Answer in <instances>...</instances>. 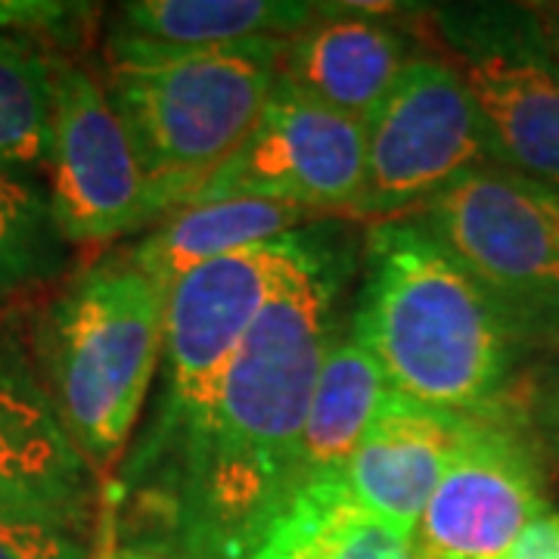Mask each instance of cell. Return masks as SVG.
<instances>
[{
	"label": "cell",
	"mask_w": 559,
	"mask_h": 559,
	"mask_svg": "<svg viewBox=\"0 0 559 559\" xmlns=\"http://www.w3.org/2000/svg\"><path fill=\"white\" fill-rule=\"evenodd\" d=\"M352 252L336 246L271 301L200 426L131 491L193 559H249L277 520L320 367L340 342Z\"/></svg>",
	"instance_id": "1"
},
{
	"label": "cell",
	"mask_w": 559,
	"mask_h": 559,
	"mask_svg": "<svg viewBox=\"0 0 559 559\" xmlns=\"http://www.w3.org/2000/svg\"><path fill=\"white\" fill-rule=\"evenodd\" d=\"M348 336L389 385L448 414H491L520 358L495 301L417 215L377 221Z\"/></svg>",
	"instance_id": "2"
},
{
	"label": "cell",
	"mask_w": 559,
	"mask_h": 559,
	"mask_svg": "<svg viewBox=\"0 0 559 559\" xmlns=\"http://www.w3.org/2000/svg\"><path fill=\"white\" fill-rule=\"evenodd\" d=\"M168 286L128 252L87 264L40 308L32 355L72 441L106 476L134 439L159 373Z\"/></svg>",
	"instance_id": "3"
},
{
	"label": "cell",
	"mask_w": 559,
	"mask_h": 559,
	"mask_svg": "<svg viewBox=\"0 0 559 559\" xmlns=\"http://www.w3.org/2000/svg\"><path fill=\"white\" fill-rule=\"evenodd\" d=\"M286 40L234 47H156L106 38L103 87L146 171L180 205L227 159L277 84Z\"/></svg>",
	"instance_id": "4"
},
{
	"label": "cell",
	"mask_w": 559,
	"mask_h": 559,
	"mask_svg": "<svg viewBox=\"0 0 559 559\" xmlns=\"http://www.w3.org/2000/svg\"><path fill=\"white\" fill-rule=\"evenodd\" d=\"M336 246L340 240L314 224L205 261L171 283L159 360L162 392L143 436L124 460L121 485L128 491L200 426L224 370L261 311L296 280L320 267Z\"/></svg>",
	"instance_id": "5"
},
{
	"label": "cell",
	"mask_w": 559,
	"mask_h": 559,
	"mask_svg": "<svg viewBox=\"0 0 559 559\" xmlns=\"http://www.w3.org/2000/svg\"><path fill=\"white\" fill-rule=\"evenodd\" d=\"M466 267L520 345H559V193L507 165L448 183L417 215Z\"/></svg>",
	"instance_id": "6"
},
{
	"label": "cell",
	"mask_w": 559,
	"mask_h": 559,
	"mask_svg": "<svg viewBox=\"0 0 559 559\" xmlns=\"http://www.w3.org/2000/svg\"><path fill=\"white\" fill-rule=\"evenodd\" d=\"M429 22L479 109L495 162L559 193L557 28L516 3H444Z\"/></svg>",
	"instance_id": "7"
},
{
	"label": "cell",
	"mask_w": 559,
	"mask_h": 559,
	"mask_svg": "<svg viewBox=\"0 0 559 559\" xmlns=\"http://www.w3.org/2000/svg\"><path fill=\"white\" fill-rule=\"evenodd\" d=\"M47 202L66 246H103L180 209L146 171L103 81L79 62H60L47 150Z\"/></svg>",
	"instance_id": "8"
},
{
	"label": "cell",
	"mask_w": 559,
	"mask_h": 559,
	"mask_svg": "<svg viewBox=\"0 0 559 559\" xmlns=\"http://www.w3.org/2000/svg\"><path fill=\"white\" fill-rule=\"evenodd\" d=\"M367 183L355 215L404 218L466 171L491 165L479 109L448 57L417 53L364 124Z\"/></svg>",
	"instance_id": "9"
},
{
	"label": "cell",
	"mask_w": 559,
	"mask_h": 559,
	"mask_svg": "<svg viewBox=\"0 0 559 559\" xmlns=\"http://www.w3.org/2000/svg\"><path fill=\"white\" fill-rule=\"evenodd\" d=\"M367 183L364 124L274 84L240 146L202 180L197 202L274 200L323 215L358 212Z\"/></svg>",
	"instance_id": "10"
},
{
	"label": "cell",
	"mask_w": 559,
	"mask_h": 559,
	"mask_svg": "<svg viewBox=\"0 0 559 559\" xmlns=\"http://www.w3.org/2000/svg\"><path fill=\"white\" fill-rule=\"evenodd\" d=\"M547 513L528 439L491 411L466 419L414 535L417 559H503Z\"/></svg>",
	"instance_id": "11"
},
{
	"label": "cell",
	"mask_w": 559,
	"mask_h": 559,
	"mask_svg": "<svg viewBox=\"0 0 559 559\" xmlns=\"http://www.w3.org/2000/svg\"><path fill=\"white\" fill-rule=\"evenodd\" d=\"M97 503L100 476L47 395L32 342L0 323V522L87 532Z\"/></svg>",
	"instance_id": "12"
},
{
	"label": "cell",
	"mask_w": 559,
	"mask_h": 559,
	"mask_svg": "<svg viewBox=\"0 0 559 559\" xmlns=\"http://www.w3.org/2000/svg\"><path fill=\"white\" fill-rule=\"evenodd\" d=\"M389 13H380L377 3H323L318 20L283 44L277 81L367 124L404 66L423 53Z\"/></svg>",
	"instance_id": "13"
},
{
	"label": "cell",
	"mask_w": 559,
	"mask_h": 559,
	"mask_svg": "<svg viewBox=\"0 0 559 559\" xmlns=\"http://www.w3.org/2000/svg\"><path fill=\"white\" fill-rule=\"evenodd\" d=\"M466 419L392 389L355 454L333 479L367 516L414 540Z\"/></svg>",
	"instance_id": "14"
},
{
	"label": "cell",
	"mask_w": 559,
	"mask_h": 559,
	"mask_svg": "<svg viewBox=\"0 0 559 559\" xmlns=\"http://www.w3.org/2000/svg\"><path fill=\"white\" fill-rule=\"evenodd\" d=\"M323 218L330 215L274 200L197 202V205H180L171 215H165L138 242L124 246V252L143 274L171 289L175 280L205 261H215L259 242L280 240L286 234L314 227Z\"/></svg>",
	"instance_id": "15"
},
{
	"label": "cell",
	"mask_w": 559,
	"mask_h": 559,
	"mask_svg": "<svg viewBox=\"0 0 559 559\" xmlns=\"http://www.w3.org/2000/svg\"><path fill=\"white\" fill-rule=\"evenodd\" d=\"M389 392L392 385L382 377L380 364L358 340L348 336L330 348V355L320 367L308 417L301 426L286 503L305 488L340 476V469L355 454L373 417L380 414Z\"/></svg>",
	"instance_id": "16"
},
{
	"label": "cell",
	"mask_w": 559,
	"mask_h": 559,
	"mask_svg": "<svg viewBox=\"0 0 559 559\" xmlns=\"http://www.w3.org/2000/svg\"><path fill=\"white\" fill-rule=\"evenodd\" d=\"M323 3L301 0H131L112 13L109 38L156 47H234L289 40L318 20Z\"/></svg>",
	"instance_id": "17"
},
{
	"label": "cell",
	"mask_w": 559,
	"mask_h": 559,
	"mask_svg": "<svg viewBox=\"0 0 559 559\" xmlns=\"http://www.w3.org/2000/svg\"><path fill=\"white\" fill-rule=\"evenodd\" d=\"M249 559H417L414 540L367 516L323 479L286 503Z\"/></svg>",
	"instance_id": "18"
},
{
	"label": "cell",
	"mask_w": 559,
	"mask_h": 559,
	"mask_svg": "<svg viewBox=\"0 0 559 559\" xmlns=\"http://www.w3.org/2000/svg\"><path fill=\"white\" fill-rule=\"evenodd\" d=\"M60 57L0 32V165L32 171L47 162Z\"/></svg>",
	"instance_id": "19"
},
{
	"label": "cell",
	"mask_w": 559,
	"mask_h": 559,
	"mask_svg": "<svg viewBox=\"0 0 559 559\" xmlns=\"http://www.w3.org/2000/svg\"><path fill=\"white\" fill-rule=\"evenodd\" d=\"M66 242L47 193L13 165H0V299L60 277Z\"/></svg>",
	"instance_id": "20"
},
{
	"label": "cell",
	"mask_w": 559,
	"mask_h": 559,
	"mask_svg": "<svg viewBox=\"0 0 559 559\" xmlns=\"http://www.w3.org/2000/svg\"><path fill=\"white\" fill-rule=\"evenodd\" d=\"M100 16L94 3H62V0H0V32L20 35L40 47L75 50L91 38Z\"/></svg>",
	"instance_id": "21"
},
{
	"label": "cell",
	"mask_w": 559,
	"mask_h": 559,
	"mask_svg": "<svg viewBox=\"0 0 559 559\" xmlns=\"http://www.w3.org/2000/svg\"><path fill=\"white\" fill-rule=\"evenodd\" d=\"M0 559H91V540L66 525L0 522Z\"/></svg>",
	"instance_id": "22"
},
{
	"label": "cell",
	"mask_w": 559,
	"mask_h": 559,
	"mask_svg": "<svg viewBox=\"0 0 559 559\" xmlns=\"http://www.w3.org/2000/svg\"><path fill=\"white\" fill-rule=\"evenodd\" d=\"M503 559H559V513H540Z\"/></svg>",
	"instance_id": "23"
},
{
	"label": "cell",
	"mask_w": 559,
	"mask_h": 559,
	"mask_svg": "<svg viewBox=\"0 0 559 559\" xmlns=\"http://www.w3.org/2000/svg\"><path fill=\"white\" fill-rule=\"evenodd\" d=\"M532 419H535L540 448L554 457V463H559V367L540 385Z\"/></svg>",
	"instance_id": "24"
},
{
	"label": "cell",
	"mask_w": 559,
	"mask_h": 559,
	"mask_svg": "<svg viewBox=\"0 0 559 559\" xmlns=\"http://www.w3.org/2000/svg\"><path fill=\"white\" fill-rule=\"evenodd\" d=\"M112 559H168V557H156V554H150V550H121Z\"/></svg>",
	"instance_id": "25"
},
{
	"label": "cell",
	"mask_w": 559,
	"mask_h": 559,
	"mask_svg": "<svg viewBox=\"0 0 559 559\" xmlns=\"http://www.w3.org/2000/svg\"><path fill=\"white\" fill-rule=\"evenodd\" d=\"M0 305H3V299H0Z\"/></svg>",
	"instance_id": "26"
}]
</instances>
